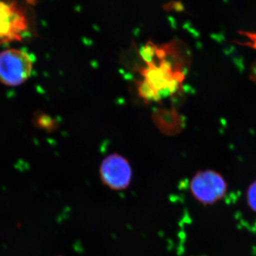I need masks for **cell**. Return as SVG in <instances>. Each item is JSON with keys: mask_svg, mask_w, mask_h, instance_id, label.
<instances>
[{"mask_svg": "<svg viewBox=\"0 0 256 256\" xmlns=\"http://www.w3.org/2000/svg\"><path fill=\"white\" fill-rule=\"evenodd\" d=\"M32 60L28 53L18 48H9L0 53V82L18 86L31 75Z\"/></svg>", "mask_w": 256, "mask_h": 256, "instance_id": "cell-1", "label": "cell"}, {"mask_svg": "<svg viewBox=\"0 0 256 256\" xmlns=\"http://www.w3.org/2000/svg\"><path fill=\"white\" fill-rule=\"evenodd\" d=\"M194 197L204 204H213L222 200L227 192L223 176L213 170L198 172L190 184Z\"/></svg>", "mask_w": 256, "mask_h": 256, "instance_id": "cell-2", "label": "cell"}, {"mask_svg": "<svg viewBox=\"0 0 256 256\" xmlns=\"http://www.w3.org/2000/svg\"><path fill=\"white\" fill-rule=\"evenodd\" d=\"M100 172L104 182L112 190H124L130 183V166L127 160L119 154L107 156L101 164Z\"/></svg>", "mask_w": 256, "mask_h": 256, "instance_id": "cell-3", "label": "cell"}, {"mask_svg": "<svg viewBox=\"0 0 256 256\" xmlns=\"http://www.w3.org/2000/svg\"><path fill=\"white\" fill-rule=\"evenodd\" d=\"M28 22L18 6L0 2V42L21 40Z\"/></svg>", "mask_w": 256, "mask_h": 256, "instance_id": "cell-4", "label": "cell"}, {"mask_svg": "<svg viewBox=\"0 0 256 256\" xmlns=\"http://www.w3.org/2000/svg\"><path fill=\"white\" fill-rule=\"evenodd\" d=\"M247 202L250 208L256 212V181L252 182L248 190Z\"/></svg>", "mask_w": 256, "mask_h": 256, "instance_id": "cell-5", "label": "cell"}, {"mask_svg": "<svg viewBox=\"0 0 256 256\" xmlns=\"http://www.w3.org/2000/svg\"><path fill=\"white\" fill-rule=\"evenodd\" d=\"M250 78L254 84H256V60L250 67Z\"/></svg>", "mask_w": 256, "mask_h": 256, "instance_id": "cell-6", "label": "cell"}]
</instances>
